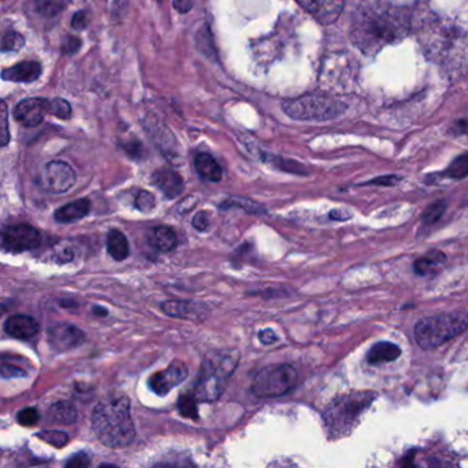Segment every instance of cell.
Wrapping results in <instances>:
<instances>
[{"label":"cell","instance_id":"6da1fadb","mask_svg":"<svg viewBox=\"0 0 468 468\" xmlns=\"http://www.w3.org/2000/svg\"><path fill=\"white\" fill-rule=\"evenodd\" d=\"M412 25L411 13L401 7L377 4L357 11L352 40L365 55H375L386 45L404 39Z\"/></svg>","mask_w":468,"mask_h":468},{"label":"cell","instance_id":"7a4b0ae2","mask_svg":"<svg viewBox=\"0 0 468 468\" xmlns=\"http://www.w3.org/2000/svg\"><path fill=\"white\" fill-rule=\"evenodd\" d=\"M91 423L98 440L108 447H125L134 443L131 404L125 396L99 402L92 411Z\"/></svg>","mask_w":468,"mask_h":468},{"label":"cell","instance_id":"3957f363","mask_svg":"<svg viewBox=\"0 0 468 468\" xmlns=\"http://www.w3.org/2000/svg\"><path fill=\"white\" fill-rule=\"evenodd\" d=\"M238 363L239 353L236 350L225 349L207 353L194 384V396L197 400L217 401L223 396Z\"/></svg>","mask_w":468,"mask_h":468},{"label":"cell","instance_id":"277c9868","mask_svg":"<svg viewBox=\"0 0 468 468\" xmlns=\"http://www.w3.org/2000/svg\"><path fill=\"white\" fill-rule=\"evenodd\" d=\"M422 45L427 55L443 65H459L468 55L467 35L457 26L433 23L424 28Z\"/></svg>","mask_w":468,"mask_h":468},{"label":"cell","instance_id":"5b68a950","mask_svg":"<svg viewBox=\"0 0 468 468\" xmlns=\"http://www.w3.org/2000/svg\"><path fill=\"white\" fill-rule=\"evenodd\" d=\"M468 329V314L447 313L428 316L415 326V339L423 349L438 348Z\"/></svg>","mask_w":468,"mask_h":468},{"label":"cell","instance_id":"8992f818","mask_svg":"<svg viewBox=\"0 0 468 468\" xmlns=\"http://www.w3.org/2000/svg\"><path fill=\"white\" fill-rule=\"evenodd\" d=\"M298 382V374L289 364H273L254 377L251 392L258 399H273L289 393Z\"/></svg>","mask_w":468,"mask_h":468},{"label":"cell","instance_id":"52a82bcc","mask_svg":"<svg viewBox=\"0 0 468 468\" xmlns=\"http://www.w3.org/2000/svg\"><path fill=\"white\" fill-rule=\"evenodd\" d=\"M285 113L294 120H330L346 110V106L326 95H304L283 105Z\"/></svg>","mask_w":468,"mask_h":468},{"label":"cell","instance_id":"ba28073f","mask_svg":"<svg viewBox=\"0 0 468 468\" xmlns=\"http://www.w3.org/2000/svg\"><path fill=\"white\" fill-rule=\"evenodd\" d=\"M375 394L357 393L336 401L324 413L326 426L333 435H345L357 423L361 412L371 404Z\"/></svg>","mask_w":468,"mask_h":468},{"label":"cell","instance_id":"9c48e42d","mask_svg":"<svg viewBox=\"0 0 468 468\" xmlns=\"http://www.w3.org/2000/svg\"><path fill=\"white\" fill-rule=\"evenodd\" d=\"M42 242L40 232L29 224H16L3 229L1 247L10 253H23L38 249Z\"/></svg>","mask_w":468,"mask_h":468},{"label":"cell","instance_id":"30bf717a","mask_svg":"<svg viewBox=\"0 0 468 468\" xmlns=\"http://www.w3.org/2000/svg\"><path fill=\"white\" fill-rule=\"evenodd\" d=\"M76 183V173L72 166L64 161H51L45 165L42 176L43 188L52 194L69 191Z\"/></svg>","mask_w":468,"mask_h":468},{"label":"cell","instance_id":"8fae6325","mask_svg":"<svg viewBox=\"0 0 468 468\" xmlns=\"http://www.w3.org/2000/svg\"><path fill=\"white\" fill-rule=\"evenodd\" d=\"M188 370L184 363L173 361L169 367L150 377L149 386L158 396H166L172 389L187 378Z\"/></svg>","mask_w":468,"mask_h":468},{"label":"cell","instance_id":"7c38bea8","mask_svg":"<svg viewBox=\"0 0 468 468\" xmlns=\"http://www.w3.org/2000/svg\"><path fill=\"white\" fill-rule=\"evenodd\" d=\"M86 341V334L76 326L59 323L48 330V342L55 352H67L79 348Z\"/></svg>","mask_w":468,"mask_h":468},{"label":"cell","instance_id":"4fadbf2b","mask_svg":"<svg viewBox=\"0 0 468 468\" xmlns=\"http://www.w3.org/2000/svg\"><path fill=\"white\" fill-rule=\"evenodd\" d=\"M319 23L329 25L339 18L345 0H297Z\"/></svg>","mask_w":468,"mask_h":468},{"label":"cell","instance_id":"5bb4252c","mask_svg":"<svg viewBox=\"0 0 468 468\" xmlns=\"http://www.w3.org/2000/svg\"><path fill=\"white\" fill-rule=\"evenodd\" d=\"M48 113V101L45 99H25L14 109V118L28 128L39 125Z\"/></svg>","mask_w":468,"mask_h":468},{"label":"cell","instance_id":"9a60e30c","mask_svg":"<svg viewBox=\"0 0 468 468\" xmlns=\"http://www.w3.org/2000/svg\"><path fill=\"white\" fill-rule=\"evenodd\" d=\"M39 323L26 314L10 316L4 323V331L13 338L29 341L39 333Z\"/></svg>","mask_w":468,"mask_h":468},{"label":"cell","instance_id":"2e32d148","mask_svg":"<svg viewBox=\"0 0 468 468\" xmlns=\"http://www.w3.org/2000/svg\"><path fill=\"white\" fill-rule=\"evenodd\" d=\"M153 183L156 188L164 193V195L169 200L176 198L181 194L184 183L178 172L172 169H158L153 175Z\"/></svg>","mask_w":468,"mask_h":468},{"label":"cell","instance_id":"e0dca14e","mask_svg":"<svg viewBox=\"0 0 468 468\" xmlns=\"http://www.w3.org/2000/svg\"><path fill=\"white\" fill-rule=\"evenodd\" d=\"M42 74V67L39 62L26 61L14 67H7L1 72V77L7 81L16 83H32Z\"/></svg>","mask_w":468,"mask_h":468},{"label":"cell","instance_id":"ac0fdd59","mask_svg":"<svg viewBox=\"0 0 468 468\" xmlns=\"http://www.w3.org/2000/svg\"><path fill=\"white\" fill-rule=\"evenodd\" d=\"M91 210V202L87 198L69 202L55 210L54 219L61 224L74 223L84 219Z\"/></svg>","mask_w":468,"mask_h":468},{"label":"cell","instance_id":"d6986e66","mask_svg":"<svg viewBox=\"0 0 468 468\" xmlns=\"http://www.w3.org/2000/svg\"><path fill=\"white\" fill-rule=\"evenodd\" d=\"M149 244L158 251L169 253L178 246V235L171 227L159 225L150 231Z\"/></svg>","mask_w":468,"mask_h":468},{"label":"cell","instance_id":"ffe728a7","mask_svg":"<svg viewBox=\"0 0 468 468\" xmlns=\"http://www.w3.org/2000/svg\"><path fill=\"white\" fill-rule=\"evenodd\" d=\"M195 168L200 176L205 180L219 183L223 178V169L215 156L201 153L195 156Z\"/></svg>","mask_w":468,"mask_h":468},{"label":"cell","instance_id":"44dd1931","mask_svg":"<svg viewBox=\"0 0 468 468\" xmlns=\"http://www.w3.org/2000/svg\"><path fill=\"white\" fill-rule=\"evenodd\" d=\"M400 355H401V349L396 343L379 342L370 349L367 355V361L370 364H383V363L396 361Z\"/></svg>","mask_w":468,"mask_h":468},{"label":"cell","instance_id":"7402d4cb","mask_svg":"<svg viewBox=\"0 0 468 468\" xmlns=\"http://www.w3.org/2000/svg\"><path fill=\"white\" fill-rule=\"evenodd\" d=\"M108 251L114 261H124L130 256L128 239L121 231L112 229L108 234Z\"/></svg>","mask_w":468,"mask_h":468},{"label":"cell","instance_id":"603a6c76","mask_svg":"<svg viewBox=\"0 0 468 468\" xmlns=\"http://www.w3.org/2000/svg\"><path fill=\"white\" fill-rule=\"evenodd\" d=\"M48 418L54 423L73 424L77 421V411L69 402H55L48 411Z\"/></svg>","mask_w":468,"mask_h":468},{"label":"cell","instance_id":"cb8c5ba5","mask_svg":"<svg viewBox=\"0 0 468 468\" xmlns=\"http://www.w3.org/2000/svg\"><path fill=\"white\" fill-rule=\"evenodd\" d=\"M445 261V254L438 250H434V251H430L428 254H426L424 257L418 258L415 261L413 268L418 275H427V273L435 270L440 266H443Z\"/></svg>","mask_w":468,"mask_h":468},{"label":"cell","instance_id":"d4e9b609","mask_svg":"<svg viewBox=\"0 0 468 468\" xmlns=\"http://www.w3.org/2000/svg\"><path fill=\"white\" fill-rule=\"evenodd\" d=\"M67 0H35V10L45 17H55L67 8Z\"/></svg>","mask_w":468,"mask_h":468},{"label":"cell","instance_id":"484cf974","mask_svg":"<svg viewBox=\"0 0 468 468\" xmlns=\"http://www.w3.org/2000/svg\"><path fill=\"white\" fill-rule=\"evenodd\" d=\"M197 397L193 394H183L178 399V413L183 418L197 421L198 419V406H197Z\"/></svg>","mask_w":468,"mask_h":468},{"label":"cell","instance_id":"4316f807","mask_svg":"<svg viewBox=\"0 0 468 468\" xmlns=\"http://www.w3.org/2000/svg\"><path fill=\"white\" fill-rule=\"evenodd\" d=\"M161 308L168 316L178 319H187L190 313V304L186 301H166Z\"/></svg>","mask_w":468,"mask_h":468},{"label":"cell","instance_id":"83f0119b","mask_svg":"<svg viewBox=\"0 0 468 468\" xmlns=\"http://www.w3.org/2000/svg\"><path fill=\"white\" fill-rule=\"evenodd\" d=\"M445 176L450 178H463L468 176V154L457 156L446 169Z\"/></svg>","mask_w":468,"mask_h":468},{"label":"cell","instance_id":"f1b7e54d","mask_svg":"<svg viewBox=\"0 0 468 468\" xmlns=\"http://www.w3.org/2000/svg\"><path fill=\"white\" fill-rule=\"evenodd\" d=\"M40 440L45 441L50 445L55 446V447H62L67 445L69 443V437L67 433L62 431H57V430H45V431H39L36 434Z\"/></svg>","mask_w":468,"mask_h":468},{"label":"cell","instance_id":"f546056e","mask_svg":"<svg viewBox=\"0 0 468 468\" xmlns=\"http://www.w3.org/2000/svg\"><path fill=\"white\" fill-rule=\"evenodd\" d=\"M48 113L58 118L67 120L72 115V108L67 101L62 98H57V99L48 101Z\"/></svg>","mask_w":468,"mask_h":468},{"label":"cell","instance_id":"4dcf8cb0","mask_svg":"<svg viewBox=\"0 0 468 468\" xmlns=\"http://www.w3.org/2000/svg\"><path fill=\"white\" fill-rule=\"evenodd\" d=\"M445 201L440 200V201L431 203V205H430V206L426 209V212L423 213L424 224L437 223V222H438V220L443 217V215H444V212H445Z\"/></svg>","mask_w":468,"mask_h":468},{"label":"cell","instance_id":"1f68e13d","mask_svg":"<svg viewBox=\"0 0 468 468\" xmlns=\"http://www.w3.org/2000/svg\"><path fill=\"white\" fill-rule=\"evenodd\" d=\"M25 45V39L23 35H20L18 32H7L3 36L1 40V45H3V51H20Z\"/></svg>","mask_w":468,"mask_h":468},{"label":"cell","instance_id":"d6a6232c","mask_svg":"<svg viewBox=\"0 0 468 468\" xmlns=\"http://www.w3.org/2000/svg\"><path fill=\"white\" fill-rule=\"evenodd\" d=\"M135 205H136V207H137L140 212H143V213H149V212H152V210L154 209V206H156V198H154V195H153L152 193H149V191H140V193L136 195V198H135Z\"/></svg>","mask_w":468,"mask_h":468},{"label":"cell","instance_id":"836d02e7","mask_svg":"<svg viewBox=\"0 0 468 468\" xmlns=\"http://www.w3.org/2000/svg\"><path fill=\"white\" fill-rule=\"evenodd\" d=\"M39 419H40L39 412L35 408H23L17 413V422L23 424V426H26V427L35 426L39 422Z\"/></svg>","mask_w":468,"mask_h":468},{"label":"cell","instance_id":"e575fe53","mask_svg":"<svg viewBox=\"0 0 468 468\" xmlns=\"http://www.w3.org/2000/svg\"><path fill=\"white\" fill-rule=\"evenodd\" d=\"M231 206H238V207H244L247 212H251V213H263L266 212L263 207H260L257 203L254 202L247 201L245 198H232V200H228L227 202H224L223 207H231Z\"/></svg>","mask_w":468,"mask_h":468},{"label":"cell","instance_id":"d590c367","mask_svg":"<svg viewBox=\"0 0 468 468\" xmlns=\"http://www.w3.org/2000/svg\"><path fill=\"white\" fill-rule=\"evenodd\" d=\"M21 377H25V372L21 368L6 363L1 364V378L7 379V378H21Z\"/></svg>","mask_w":468,"mask_h":468},{"label":"cell","instance_id":"8d00e7d4","mask_svg":"<svg viewBox=\"0 0 468 468\" xmlns=\"http://www.w3.org/2000/svg\"><path fill=\"white\" fill-rule=\"evenodd\" d=\"M81 45V40L73 36H67L65 42L62 43V54L65 55H73L80 50Z\"/></svg>","mask_w":468,"mask_h":468},{"label":"cell","instance_id":"74e56055","mask_svg":"<svg viewBox=\"0 0 468 468\" xmlns=\"http://www.w3.org/2000/svg\"><path fill=\"white\" fill-rule=\"evenodd\" d=\"M89 464H91V459L87 453H77L73 457H70V460L67 463V467H89Z\"/></svg>","mask_w":468,"mask_h":468},{"label":"cell","instance_id":"f35d334b","mask_svg":"<svg viewBox=\"0 0 468 468\" xmlns=\"http://www.w3.org/2000/svg\"><path fill=\"white\" fill-rule=\"evenodd\" d=\"M193 225H194L195 229H198L201 232L206 231L209 228V225H210V220H209L207 213L206 212H200L198 215H195L194 219H193Z\"/></svg>","mask_w":468,"mask_h":468},{"label":"cell","instance_id":"ab89813d","mask_svg":"<svg viewBox=\"0 0 468 468\" xmlns=\"http://www.w3.org/2000/svg\"><path fill=\"white\" fill-rule=\"evenodd\" d=\"M1 146H6L10 140V135L7 130V108L6 103L1 102Z\"/></svg>","mask_w":468,"mask_h":468},{"label":"cell","instance_id":"60d3db41","mask_svg":"<svg viewBox=\"0 0 468 468\" xmlns=\"http://www.w3.org/2000/svg\"><path fill=\"white\" fill-rule=\"evenodd\" d=\"M87 21H89L87 14L84 11H80V13L74 14V17L72 20V26L74 29H77V30H81V29H84L87 26Z\"/></svg>","mask_w":468,"mask_h":468},{"label":"cell","instance_id":"b9f144b4","mask_svg":"<svg viewBox=\"0 0 468 468\" xmlns=\"http://www.w3.org/2000/svg\"><path fill=\"white\" fill-rule=\"evenodd\" d=\"M400 181L399 176H383V178H377L371 181H368L367 184H379V186H394Z\"/></svg>","mask_w":468,"mask_h":468},{"label":"cell","instance_id":"7bdbcfd3","mask_svg":"<svg viewBox=\"0 0 468 468\" xmlns=\"http://www.w3.org/2000/svg\"><path fill=\"white\" fill-rule=\"evenodd\" d=\"M173 6H175V8L178 10V13L184 14V13H188L193 8L194 0H175Z\"/></svg>","mask_w":468,"mask_h":468},{"label":"cell","instance_id":"ee69618b","mask_svg":"<svg viewBox=\"0 0 468 468\" xmlns=\"http://www.w3.org/2000/svg\"><path fill=\"white\" fill-rule=\"evenodd\" d=\"M258 338H260V341H261L263 343H266V345H270V343H273V342L278 341V335L275 334V333H273L272 330H269V329L260 331Z\"/></svg>","mask_w":468,"mask_h":468},{"label":"cell","instance_id":"f6af8a7d","mask_svg":"<svg viewBox=\"0 0 468 468\" xmlns=\"http://www.w3.org/2000/svg\"><path fill=\"white\" fill-rule=\"evenodd\" d=\"M124 149H125V152L131 156H139L142 154V146H140L139 142H134V143H130V144H124Z\"/></svg>","mask_w":468,"mask_h":468},{"label":"cell","instance_id":"bcb514c9","mask_svg":"<svg viewBox=\"0 0 468 468\" xmlns=\"http://www.w3.org/2000/svg\"><path fill=\"white\" fill-rule=\"evenodd\" d=\"M57 257H58L62 263H69V261L73 260V251H72V249H69V247H64L61 251H58Z\"/></svg>","mask_w":468,"mask_h":468},{"label":"cell","instance_id":"7dc6e473","mask_svg":"<svg viewBox=\"0 0 468 468\" xmlns=\"http://www.w3.org/2000/svg\"><path fill=\"white\" fill-rule=\"evenodd\" d=\"M93 312L96 313L98 316H101L99 313H102V316H106V314H108V311H106V309H103V308H96V307L93 308Z\"/></svg>","mask_w":468,"mask_h":468}]
</instances>
